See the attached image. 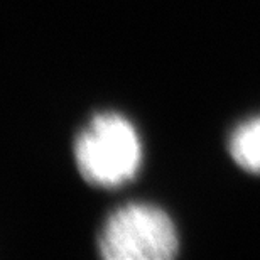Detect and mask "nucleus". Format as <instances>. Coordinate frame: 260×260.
I'll return each instance as SVG.
<instances>
[{
    "label": "nucleus",
    "instance_id": "1",
    "mask_svg": "<svg viewBox=\"0 0 260 260\" xmlns=\"http://www.w3.org/2000/svg\"><path fill=\"white\" fill-rule=\"evenodd\" d=\"M75 157L83 178L115 188L137 174L142 145L137 130L118 113H100L78 135Z\"/></svg>",
    "mask_w": 260,
    "mask_h": 260
},
{
    "label": "nucleus",
    "instance_id": "2",
    "mask_svg": "<svg viewBox=\"0 0 260 260\" xmlns=\"http://www.w3.org/2000/svg\"><path fill=\"white\" fill-rule=\"evenodd\" d=\"M98 245L108 260H169L178 253L179 242L173 221L160 208L128 203L110 215Z\"/></svg>",
    "mask_w": 260,
    "mask_h": 260
},
{
    "label": "nucleus",
    "instance_id": "3",
    "mask_svg": "<svg viewBox=\"0 0 260 260\" xmlns=\"http://www.w3.org/2000/svg\"><path fill=\"white\" fill-rule=\"evenodd\" d=\"M230 152L238 166L260 173V118L243 123L230 140Z\"/></svg>",
    "mask_w": 260,
    "mask_h": 260
}]
</instances>
